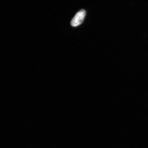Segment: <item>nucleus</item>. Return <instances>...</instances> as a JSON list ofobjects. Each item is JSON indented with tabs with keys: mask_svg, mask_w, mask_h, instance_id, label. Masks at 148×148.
Listing matches in <instances>:
<instances>
[{
	"mask_svg": "<svg viewBox=\"0 0 148 148\" xmlns=\"http://www.w3.org/2000/svg\"><path fill=\"white\" fill-rule=\"evenodd\" d=\"M86 15V11L81 10L77 13L74 16L71 22V25L72 27H76L81 25L84 21Z\"/></svg>",
	"mask_w": 148,
	"mask_h": 148,
	"instance_id": "f257e3e1",
	"label": "nucleus"
}]
</instances>
